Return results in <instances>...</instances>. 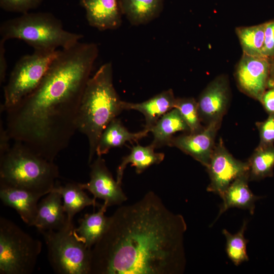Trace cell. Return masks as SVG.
<instances>
[{
    "label": "cell",
    "mask_w": 274,
    "mask_h": 274,
    "mask_svg": "<svg viewBox=\"0 0 274 274\" xmlns=\"http://www.w3.org/2000/svg\"><path fill=\"white\" fill-rule=\"evenodd\" d=\"M184 217L149 191L118 208L91 249L90 274H179L186 258Z\"/></svg>",
    "instance_id": "obj_1"
},
{
    "label": "cell",
    "mask_w": 274,
    "mask_h": 274,
    "mask_svg": "<svg viewBox=\"0 0 274 274\" xmlns=\"http://www.w3.org/2000/svg\"><path fill=\"white\" fill-rule=\"evenodd\" d=\"M123 102L113 84L112 64L105 63L89 79L78 116V130L85 135L89 143V163L96 154L102 132L124 110Z\"/></svg>",
    "instance_id": "obj_2"
},
{
    "label": "cell",
    "mask_w": 274,
    "mask_h": 274,
    "mask_svg": "<svg viewBox=\"0 0 274 274\" xmlns=\"http://www.w3.org/2000/svg\"><path fill=\"white\" fill-rule=\"evenodd\" d=\"M59 177L54 161L38 155L20 142H15L0 155V182L41 194L50 193Z\"/></svg>",
    "instance_id": "obj_3"
},
{
    "label": "cell",
    "mask_w": 274,
    "mask_h": 274,
    "mask_svg": "<svg viewBox=\"0 0 274 274\" xmlns=\"http://www.w3.org/2000/svg\"><path fill=\"white\" fill-rule=\"evenodd\" d=\"M0 35L1 39L21 40L34 51L42 52L68 48L83 37L64 29L61 21L48 12H27L8 19L1 24Z\"/></svg>",
    "instance_id": "obj_4"
},
{
    "label": "cell",
    "mask_w": 274,
    "mask_h": 274,
    "mask_svg": "<svg viewBox=\"0 0 274 274\" xmlns=\"http://www.w3.org/2000/svg\"><path fill=\"white\" fill-rule=\"evenodd\" d=\"M39 232L44 237L48 260L55 273H91V249L77 237L73 221L68 220L58 230Z\"/></svg>",
    "instance_id": "obj_5"
},
{
    "label": "cell",
    "mask_w": 274,
    "mask_h": 274,
    "mask_svg": "<svg viewBox=\"0 0 274 274\" xmlns=\"http://www.w3.org/2000/svg\"><path fill=\"white\" fill-rule=\"evenodd\" d=\"M42 250V243L12 221L0 218V273L30 274Z\"/></svg>",
    "instance_id": "obj_6"
},
{
    "label": "cell",
    "mask_w": 274,
    "mask_h": 274,
    "mask_svg": "<svg viewBox=\"0 0 274 274\" xmlns=\"http://www.w3.org/2000/svg\"><path fill=\"white\" fill-rule=\"evenodd\" d=\"M58 50L34 51L21 57L14 66L4 87V102L1 110L6 111L20 101L39 85Z\"/></svg>",
    "instance_id": "obj_7"
},
{
    "label": "cell",
    "mask_w": 274,
    "mask_h": 274,
    "mask_svg": "<svg viewBox=\"0 0 274 274\" xmlns=\"http://www.w3.org/2000/svg\"><path fill=\"white\" fill-rule=\"evenodd\" d=\"M207 169L210 180L207 190L221 197L233 181L249 174L248 161L235 158L226 149L221 139L215 146Z\"/></svg>",
    "instance_id": "obj_8"
},
{
    "label": "cell",
    "mask_w": 274,
    "mask_h": 274,
    "mask_svg": "<svg viewBox=\"0 0 274 274\" xmlns=\"http://www.w3.org/2000/svg\"><path fill=\"white\" fill-rule=\"evenodd\" d=\"M271 59L243 54L235 70L238 87L244 93L259 101L267 88Z\"/></svg>",
    "instance_id": "obj_9"
},
{
    "label": "cell",
    "mask_w": 274,
    "mask_h": 274,
    "mask_svg": "<svg viewBox=\"0 0 274 274\" xmlns=\"http://www.w3.org/2000/svg\"><path fill=\"white\" fill-rule=\"evenodd\" d=\"M90 167L89 181L80 183L83 189L92 194L94 199L103 200V205L106 208L120 205L127 200L121 184L114 180L102 156H97Z\"/></svg>",
    "instance_id": "obj_10"
},
{
    "label": "cell",
    "mask_w": 274,
    "mask_h": 274,
    "mask_svg": "<svg viewBox=\"0 0 274 274\" xmlns=\"http://www.w3.org/2000/svg\"><path fill=\"white\" fill-rule=\"evenodd\" d=\"M221 122L210 123L197 132L173 136L167 146L178 148L207 168L215 146V138Z\"/></svg>",
    "instance_id": "obj_11"
},
{
    "label": "cell",
    "mask_w": 274,
    "mask_h": 274,
    "mask_svg": "<svg viewBox=\"0 0 274 274\" xmlns=\"http://www.w3.org/2000/svg\"><path fill=\"white\" fill-rule=\"evenodd\" d=\"M229 97V83L225 76H219L211 82L197 100L201 121L206 125L213 122H221Z\"/></svg>",
    "instance_id": "obj_12"
},
{
    "label": "cell",
    "mask_w": 274,
    "mask_h": 274,
    "mask_svg": "<svg viewBox=\"0 0 274 274\" xmlns=\"http://www.w3.org/2000/svg\"><path fill=\"white\" fill-rule=\"evenodd\" d=\"M89 25L99 30L115 29L122 24L119 0H80Z\"/></svg>",
    "instance_id": "obj_13"
},
{
    "label": "cell",
    "mask_w": 274,
    "mask_h": 274,
    "mask_svg": "<svg viewBox=\"0 0 274 274\" xmlns=\"http://www.w3.org/2000/svg\"><path fill=\"white\" fill-rule=\"evenodd\" d=\"M41 194L0 182V198L3 203L15 209L21 219L33 226Z\"/></svg>",
    "instance_id": "obj_14"
},
{
    "label": "cell",
    "mask_w": 274,
    "mask_h": 274,
    "mask_svg": "<svg viewBox=\"0 0 274 274\" xmlns=\"http://www.w3.org/2000/svg\"><path fill=\"white\" fill-rule=\"evenodd\" d=\"M62 199L60 193L52 190L38 203L33 226L39 231L58 230L66 224L68 220Z\"/></svg>",
    "instance_id": "obj_15"
},
{
    "label": "cell",
    "mask_w": 274,
    "mask_h": 274,
    "mask_svg": "<svg viewBox=\"0 0 274 274\" xmlns=\"http://www.w3.org/2000/svg\"><path fill=\"white\" fill-rule=\"evenodd\" d=\"M176 98L172 89L163 91L140 103L123 101L124 110H133L141 113L145 118L144 128L149 131L165 114L175 108Z\"/></svg>",
    "instance_id": "obj_16"
},
{
    "label": "cell",
    "mask_w": 274,
    "mask_h": 274,
    "mask_svg": "<svg viewBox=\"0 0 274 274\" xmlns=\"http://www.w3.org/2000/svg\"><path fill=\"white\" fill-rule=\"evenodd\" d=\"M249 181V174H247L237 178L231 183L221 197L223 202L213 224L230 208L247 210L251 214H254L255 202L263 198V196H257L253 193L248 186Z\"/></svg>",
    "instance_id": "obj_17"
},
{
    "label": "cell",
    "mask_w": 274,
    "mask_h": 274,
    "mask_svg": "<svg viewBox=\"0 0 274 274\" xmlns=\"http://www.w3.org/2000/svg\"><path fill=\"white\" fill-rule=\"evenodd\" d=\"M149 132V131L145 129L138 132H131L120 119L116 118L102 132L97 143L96 154L102 156L107 154L111 149L120 147L128 142H136L146 137Z\"/></svg>",
    "instance_id": "obj_18"
},
{
    "label": "cell",
    "mask_w": 274,
    "mask_h": 274,
    "mask_svg": "<svg viewBox=\"0 0 274 274\" xmlns=\"http://www.w3.org/2000/svg\"><path fill=\"white\" fill-rule=\"evenodd\" d=\"M107 209L102 204L97 212L85 214L78 220V227H75L77 237L90 249L100 239L107 230L109 221V217L105 216Z\"/></svg>",
    "instance_id": "obj_19"
},
{
    "label": "cell",
    "mask_w": 274,
    "mask_h": 274,
    "mask_svg": "<svg viewBox=\"0 0 274 274\" xmlns=\"http://www.w3.org/2000/svg\"><path fill=\"white\" fill-rule=\"evenodd\" d=\"M122 15L133 25L145 24L161 14L164 0H119Z\"/></svg>",
    "instance_id": "obj_20"
},
{
    "label": "cell",
    "mask_w": 274,
    "mask_h": 274,
    "mask_svg": "<svg viewBox=\"0 0 274 274\" xmlns=\"http://www.w3.org/2000/svg\"><path fill=\"white\" fill-rule=\"evenodd\" d=\"M155 148L151 144L147 146H133L130 153L123 157L117 168V182L121 184L124 171L128 163L134 166L136 173L140 174L150 166L161 163L164 158V154L155 152Z\"/></svg>",
    "instance_id": "obj_21"
},
{
    "label": "cell",
    "mask_w": 274,
    "mask_h": 274,
    "mask_svg": "<svg viewBox=\"0 0 274 274\" xmlns=\"http://www.w3.org/2000/svg\"><path fill=\"white\" fill-rule=\"evenodd\" d=\"M179 131L190 132L189 128L178 110L174 108L163 115L150 129L156 148L167 145L173 135Z\"/></svg>",
    "instance_id": "obj_22"
},
{
    "label": "cell",
    "mask_w": 274,
    "mask_h": 274,
    "mask_svg": "<svg viewBox=\"0 0 274 274\" xmlns=\"http://www.w3.org/2000/svg\"><path fill=\"white\" fill-rule=\"evenodd\" d=\"M52 190L61 194L64 211L67 219L71 221H73L76 214L85 208L90 206L100 208L102 206L98 204L94 198L89 197L79 183L68 182L64 185L56 184Z\"/></svg>",
    "instance_id": "obj_23"
},
{
    "label": "cell",
    "mask_w": 274,
    "mask_h": 274,
    "mask_svg": "<svg viewBox=\"0 0 274 274\" xmlns=\"http://www.w3.org/2000/svg\"><path fill=\"white\" fill-rule=\"evenodd\" d=\"M250 181L272 177L274 168V146L260 145L248 160Z\"/></svg>",
    "instance_id": "obj_24"
},
{
    "label": "cell",
    "mask_w": 274,
    "mask_h": 274,
    "mask_svg": "<svg viewBox=\"0 0 274 274\" xmlns=\"http://www.w3.org/2000/svg\"><path fill=\"white\" fill-rule=\"evenodd\" d=\"M264 30V23L235 28V33L239 41L243 53L252 56H263Z\"/></svg>",
    "instance_id": "obj_25"
},
{
    "label": "cell",
    "mask_w": 274,
    "mask_h": 274,
    "mask_svg": "<svg viewBox=\"0 0 274 274\" xmlns=\"http://www.w3.org/2000/svg\"><path fill=\"white\" fill-rule=\"evenodd\" d=\"M247 225V221L244 220L240 230L234 234L230 233L225 229L222 230V233L226 238V254L235 266H238L243 262L249 260L247 252V245L249 240L244 236Z\"/></svg>",
    "instance_id": "obj_26"
},
{
    "label": "cell",
    "mask_w": 274,
    "mask_h": 274,
    "mask_svg": "<svg viewBox=\"0 0 274 274\" xmlns=\"http://www.w3.org/2000/svg\"><path fill=\"white\" fill-rule=\"evenodd\" d=\"M175 108L178 110L187 124L189 133L197 132L203 128L198 112L197 101L194 98H176Z\"/></svg>",
    "instance_id": "obj_27"
},
{
    "label": "cell",
    "mask_w": 274,
    "mask_h": 274,
    "mask_svg": "<svg viewBox=\"0 0 274 274\" xmlns=\"http://www.w3.org/2000/svg\"><path fill=\"white\" fill-rule=\"evenodd\" d=\"M43 0H0V7L8 12L22 14L39 7Z\"/></svg>",
    "instance_id": "obj_28"
},
{
    "label": "cell",
    "mask_w": 274,
    "mask_h": 274,
    "mask_svg": "<svg viewBox=\"0 0 274 274\" xmlns=\"http://www.w3.org/2000/svg\"><path fill=\"white\" fill-rule=\"evenodd\" d=\"M259 131L260 142L259 145L267 146L274 143V114H268L264 120L256 123Z\"/></svg>",
    "instance_id": "obj_29"
},
{
    "label": "cell",
    "mask_w": 274,
    "mask_h": 274,
    "mask_svg": "<svg viewBox=\"0 0 274 274\" xmlns=\"http://www.w3.org/2000/svg\"><path fill=\"white\" fill-rule=\"evenodd\" d=\"M264 23V41L262 56L271 59L274 58V20Z\"/></svg>",
    "instance_id": "obj_30"
},
{
    "label": "cell",
    "mask_w": 274,
    "mask_h": 274,
    "mask_svg": "<svg viewBox=\"0 0 274 274\" xmlns=\"http://www.w3.org/2000/svg\"><path fill=\"white\" fill-rule=\"evenodd\" d=\"M259 101L268 114H274V71L271 69L267 88Z\"/></svg>",
    "instance_id": "obj_31"
},
{
    "label": "cell",
    "mask_w": 274,
    "mask_h": 274,
    "mask_svg": "<svg viewBox=\"0 0 274 274\" xmlns=\"http://www.w3.org/2000/svg\"><path fill=\"white\" fill-rule=\"evenodd\" d=\"M5 40L1 39L0 41V82L3 83L5 80L7 70V62L5 56L6 49L5 48Z\"/></svg>",
    "instance_id": "obj_32"
},
{
    "label": "cell",
    "mask_w": 274,
    "mask_h": 274,
    "mask_svg": "<svg viewBox=\"0 0 274 274\" xmlns=\"http://www.w3.org/2000/svg\"><path fill=\"white\" fill-rule=\"evenodd\" d=\"M10 140L11 139L1 120L0 125V155H3L10 148L11 146L9 144Z\"/></svg>",
    "instance_id": "obj_33"
}]
</instances>
